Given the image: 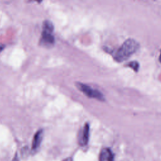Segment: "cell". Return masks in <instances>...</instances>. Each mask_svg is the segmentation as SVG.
<instances>
[{"label": "cell", "instance_id": "obj_1", "mask_svg": "<svg viewBox=\"0 0 161 161\" xmlns=\"http://www.w3.org/2000/svg\"><path fill=\"white\" fill-rule=\"evenodd\" d=\"M139 48L138 42L133 38H128L118 48L114 55V58L118 62L126 60Z\"/></svg>", "mask_w": 161, "mask_h": 161}, {"label": "cell", "instance_id": "obj_2", "mask_svg": "<svg viewBox=\"0 0 161 161\" xmlns=\"http://www.w3.org/2000/svg\"><path fill=\"white\" fill-rule=\"evenodd\" d=\"M77 87L86 95H87L89 97L96 98L100 100H103L104 96L101 92L96 89H92L89 86L82 83H77Z\"/></svg>", "mask_w": 161, "mask_h": 161}, {"label": "cell", "instance_id": "obj_3", "mask_svg": "<svg viewBox=\"0 0 161 161\" xmlns=\"http://www.w3.org/2000/svg\"><path fill=\"white\" fill-rule=\"evenodd\" d=\"M43 136V130H39L34 135L32 146H31V152L35 153L40 148Z\"/></svg>", "mask_w": 161, "mask_h": 161}, {"label": "cell", "instance_id": "obj_4", "mask_svg": "<svg viewBox=\"0 0 161 161\" xmlns=\"http://www.w3.org/2000/svg\"><path fill=\"white\" fill-rule=\"evenodd\" d=\"M89 125L88 123H86L82 128L81 132L79 135V143L81 146H85L87 145L89 141Z\"/></svg>", "mask_w": 161, "mask_h": 161}, {"label": "cell", "instance_id": "obj_5", "mask_svg": "<svg viewBox=\"0 0 161 161\" xmlns=\"http://www.w3.org/2000/svg\"><path fill=\"white\" fill-rule=\"evenodd\" d=\"M99 161H114V156L111 150L108 148H103L99 154Z\"/></svg>", "mask_w": 161, "mask_h": 161}, {"label": "cell", "instance_id": "obj_6", "mask_svg": "<svg viewBox=\"0 0 161 161\" xmlns=\"http://www.w3.org/2000/svg\"><path fill=\"white\" fill-rule=\"evenodd\" d=\"M41 42L47 45H52L55 42L54 36L52 35V31L43 30L42 33Z\"/></svg>", "mask_w": 161, "mask_h": 161}, {"label": "cell", "instance_id": "obj_7", "mask_svg": "<svg viewBox=\"0 0 161 161\" xmlns=\"http://www.w3.org/2000/svg\"><path fill=\"white\" fill-rule=\"evenodd\" d=\"M43 30H47V31H50L53 32V25L52 23L48 20L44 21L43 23Z\"/></svg>", "mask_w": 161, "mask_h": 161}, {"label": "cell", "instance_id": "obj_8", "mask_svg": "<svg viewBox=\"0 0 161 161\" xmlns=\"http://www.w3.org/2000/svg\"><path fill=\"white\" fill-rule=\"evenodd\" d=\"M128 66H129L130 67L132 68L135 71H137L138 69V67H139L138 63L137 62H135V61L130 62L129 64H128Z\"/></svg>", "mask_w": 161, "mask_h": 161}, {"label": "cell", "instance_id": "obj_9", "mask_svg": "<svg viewBox=\"0 0 161 161\" xmlns=\"http://www.w3.org/2000/svg\"><path fill=\"white\" fill-rule=\"evenodd\" d=\"M12 161H19V157H18V155L17 154H16L15 155V156H14V157L13 158V160Z\"/></svg>", "mask_w": 161, "mask_h": 161}, {"label": "cell", "instance_id": "obj_10", "mask_svg": "<svg viewBox=\"0 0 161 161\" xmlns=\"http://www.w3.org/2000/svg\"><path fill=\"white\" fill-rule=\"evenodd\" d=\"M4 48V45L3 44H2V43H0V52H1V51L3 50Z\"/></svg>", "mask_w": 161, "mask_h": 161}, {"label": "cell", "instance_id": "obj_11", "mask_svg": "<svg viewBox=\"0 0 161 161\" xmlns=\"http://www.w3.org/2000/svg\"><path fill=\"white\" fill-rule=\"evenodd\" d=\"M63 161H73V160H72V158L69 157V158H65V160H64Z\"/></svg>", "mask_w": 161, "mask_h": 161}, {"label": "cell", "instance_id": "obj_12", "mask_svg": "<svg viewBox=\"0 0 161 161\" xmlns=\"http://www.w3.org/2000/svg\"><path fill=\"white\" fill-rule=\"evenodd\" d=\"M159 61L161 62V52H160V56H159Z\"/></svg>", "mask_w": 161, "mask_h": 161}]
</instances>
